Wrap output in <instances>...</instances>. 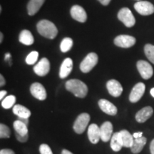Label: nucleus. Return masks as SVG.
Segmentation results:
<instances>
[{"label":"nucleus","mask_w":154,"mask_h":154,"mask_svg":"<svg viewBox=\"0 0 154 154\" xmlns=\"http://www.w3.org/2000/svg\"><path fill=\"white\" fill-rule=\"evenodd\" d=\"M39 152L41 154H53L51 148L47 144L43 143L39 146Z\"/></svg>","instance_id":"31"},{"label":"nucleus","mask_w":154,"mask_h":154,"mask_svg":"<svg viewBox=\"0 0 154 154\" xmlns=\"http://www.w3.org/2000/svg\"><path fill=\"white\" fill-rule=\"evenodd\" d=\"M144 53L148 59L154 64V45L148 44L144 47Z\"/></svg>","instance_id":"28"},{"label":"nucleus","mask_w":154,"mask_h":154,"mask_svg":"<svg viewBox=\"0 0 154 154\" xmlns=\"http://www.w3.org/2000/svg\"><path fill=\"white\" fill-rule=\"evenodd\" d=\"M136 66H137L138 72L143 79L148 80L153 76V67L149 62L143 60H140L136 63Z\"/></svg>","instance_id":"6"},{"label":"nucleus","mask_w":154,"mask_h":154,"mask_svg":"<svg viewBox=\"0 0 154 154\" xmlns=\"http://www.w3.org/2000/svg\"><path fill=\"white\" fill-rule=\"evenodd\" d=\"M150 151H151V154H154V139L152 140L150 143Z\"/></svg>","instance_id":"35"},{"label":"nucleus","mask_w":154,"mask_h":154,"mask_svg":"<svg viewBox=\"0 0 154 154\" xmlns=\"http://www.w3.org/2000/svg\"><path fill=\"white\" fill-rule=\"evenodd\" d=\"M15 136H16L17 139L19 140V142L21 143H25L26 141H27L28 138H29V135H26V136H21L19 134H17V132H15Z\"/></svg>","instance_id":"32"},{"label":"nucleus","mask_w":154,"mask_h":154,"mask_svg":"<svg viewBox=\"0 0 154 154\" xmlns=\"http://www.w3.org/2000/svg\"><path fill=\"white\" fill-rule=\"evenodd\" d=\"M133 136H134V138H138L142 137V136H143V133L142 132L134 133V134H133Z\"/></svg>","instance_id":"37"},{"label":"nucleus","mask_w":154,"mask_h":154,"mask_svg":"<svg viewBox=\"0 0 154 154\" xmlns=\"http://www.w3.org/2000/svg\"><path fill=\"white\" fill-rule=\"evenodd\" d=\"M45 0H29L27 5V12L30 16H33L39 11Z\"/></svg>","instance_id":"19"},{"label":"nucleus","mask_w":154,"mask_h":154,"mask_svg":"<svg viewBox=\"0 0 154 154\" xmlns=\"http://www.w3.org/2000/svg\"><path fill=\"white\" fill-rule=\"evenodd\" d=\"M88 139L91 143L96 144L101 138L100 128L95 124H92L88 126Z\"/></svg>","instance_id":"16"},{"label":"nucleus","mask_w":154,"mask_h":154,"mask_svg":"<svg viewBox=\"0 0 154 154\" xmlns=\"http://www.w3.org/2000/svg\"><path fill=\"white\" fill-rule=\"evenodd\" d=\"M98 61H99V57L96 53H89L81 63V71L85 74L91 72L94 66L97 64Z\"/></svg>","instance_id":"3"},{"label":"nucleus","mask_w":154,"mask_h":154,"mask_svg":"<svg viewBox=\"0 0 154 154\" xmlns=\"http://www.w3.org/2000/svg\"><path fill=\"white\" fill-rule=\"evenodd\" d=\"M65 87L78 98H85L88 94V87L85 83L76 79L67 81Z\"/></svg>","instance_id":"1"},{"label":"nucleus","mask_w":154,"mask_h":154,"mask_svg":"<svg viewBox=\"0 0 154 154\" xmlns=\"http://www.w3.org/2000/svg\"><path fill=\"white\" fill-rule=\"evenodd\" d=\"M153 110L151 106H146L138 111L136 114V120L138 123H144L151 118L153 115Z\"/></svg>","instance_id":"18"},{"label":"nucleus","mask_w":154,"mask_h":154,"mask_svg":"<svg viewBox=\"0 0 154 154\" xmlns=\"http://www.w3.org/2000/svg\"><path fill=\"white\" fill-rule=\"evenodd\" d=\"M98 1H99V2L101 3V5H103V6H107L109 3H110L111 0H98Z\"/></svg>","instance_id":"36"},{"label":"nucleus","mask_w":154,"mask_h":154,"mask_svg":"<svg viewBox=\"0 0 154 154\" xmlns=\"http://www.w3.org/2000/svg\"><path fill=\"white\" fill-rule=\"evenodd\" d=\"M3 38H4V36H3V34L2 33H0V42H2V41H3Z\"/></svg>","instance_id":"42"},{"label":"nucleus","mask_w":154,"mask_h":154,"mask_svg":"<svg viewBox=\"0 0 154 154\" xmlns=\"http://www.w3.org/2000/svg\"><path fill=\"white\" fill-rule=\"evenodd\" d=\"M71 16L77 22L84 23L87 19V14L83 7L79 5H74L70 10Z\"/></svg>","instance_id":"12"},{"label":"nucleus","mask_w":154,"mask_h":154,"mask_svg":"<svg viewBox=\"0 0 154 154\" xmlns=\"http://www.w3.org/2000/svg\"><path fill=\"white\" fill-rule=\"evenodd\" d=\"M73 47V40L69 37L63 38L60 44V49L63 53L68 52Z\"/></svg>","instance_id":"27"},{"label":"nucleus","mask_w":154,"mask_h":154,"mask_svg":"<svg viewBox=\"0 0 154 154\" xmlns=\"http://www.w3.org/2000/svg\"><path fill=\"white\" fill-rule=\"evenodd\" d=\"M34 72L39 76H44L49 74L50 71V62L47 58H42L34 66Z\"/></svg>","instance_id":"10"},{"label":"nucleus","mask_w":154,"mask_h":154,"mask_svg":"<svg viewBox=\"0 0 154 154\" xmlns=\"http://www.w3.org/2000/svg\"><path fill=\"white\" fill-rule=\"evenodd\" d=\"M123 144L121 143L120 137H119V132H116L113 134L111 139V148L113 151H119L122 149Z\"/></svg>","instance_id":"24"},{"label":"nucleus","mask_w":154,"mask_h":154,"mask_svg":"<svg viewBox=\"0 0 154 154\" xmlns=\"http://www.w3.org/2000/svg\"><path fill=\"white\" fill-rule=\"evenodd\" d=\"M119 137L123 146L126 148H131L134 143V138L127 130H122L119 131Z\"/></svg>","instance_id":"20"},{"label":"nucleus","mask_w":154,"mask_h":154,"mask_svg":"<svg viewBox=\"0 0 154 154\" xmlns=\"http://www.w3.org/2000/svg\"><path fill=\"white\" fill-rule=\"evenodd\" d=\"M11 58V54L9 53H7L5 54V60L9 61V59Z\"/></svg>","instance_id":"41"},{"label":"nucleus","mask_w":154,"mask_h":154,"mask_svg":"<svg viewBox=\"0 0 154 154\" xmlns=\"http://www.w3.org/2000/svg\"><path fill=\"white\" fill-rule=\"evenodd\" d=\"M19 41L20 43L26 46H30L34 44V38L32 34L29 30L24 29L20 32L19 36Z\"/></svg>","instance_id":"21"},{"label":"nucleus","mask_w":154,"mask_h":154,"mask_svg":"<svg viewBox=\"0 0 154 154\" xmlns=\"http://www.w3.org/2000/svg\"><path fill=\"white\" fill-rule=\"evenodd\" d=\"M16 102V97L14 95H9L5 97L2 101V106L5 109H11V107H14V105Z\"/></svg>","instance_id":"26"},{"label":"nucleus","mask_w":154,"mask_h":154,"mask_svg":"<svg viewBox=\"0 0 154 154\" xmlns=\"http://www.w3.org/2000/svg\"><path fill=\"white\" fill-rule=\"evenodd\" d=\"M36 29L40 35L49 39L54 38L58 34V29L56 25L47 19L39 21L36 24Z\"/></svg>","instance_id":"2"},{"label":"nucleus","mask_w":154,"mask_h":154,"mask_svg":"<svg viewBox=\"0 0 154 154\" xmlns=\"http://www.w3.org/2000/svg\"><path fill=\"white\" fill-rule=\"evenodd\" d=\"M73 69V61L71 58H66L61 63L60 70H59V76L61 79H65L70 74Z\"/></svg>","instance_id":"17"},{"label":"nucleus","mask_w":154,"mask_h":154,"mask_svg":"<svg viewBox=\"0 0 154 154\" xmlns=\"http://www.w3.org/2000/svg\"><path fill=\"white\" fill-rule=\"evenodd\" d=\"M38 58V53L36 51H33L29 54L26 58V59H25V61H26V63L28 65H33L37 61Z\"/></svg>","instance_id":"29"},{"label":"nucleus","mask_w":154,"mask_h":154,"mask_svg":"<svg viewBox=\"0 0 154 154\" xmlns=\"http://www.w3.org/2000/svg\"><path fill=\"white\" fill-rule=\"evenodd\" d=\"M6 84V81L5 77H4L2 75H0V86H5Z\"/></svg>","instance_id":"34"},{"label":"nucleus","mask_w":154,"mask_h":154,"mask_svg":"<svg viewBox=\"0 0 154 154\" xmlns=\"http://www.w3.org/2000/svg\"><path fill=\"white\" fill-rule=\"evenodd\" d=\"M61 154H73L72 152L68 151L66 149H63L62 151H61Z\"/></svg>","instance_id":"40"},{"label":"nucleus","mask_w":154,"mask_h":154,"mask_svg":"<svg viewBox=\"0 0 154 154\" xmlns=\"http://www.w3.org/2000/svg\"><path fill=\"white\" fill-rule=\"evenodd\" d=\"M7 91H5V90H2L0 91V99L2 100L4 97H5V96L7 95Z\"/></svg>","instance_id":"38"},{"label":"nucleus","mask_w":154,"mask_h":154,"mask_svg":"<svg viewBox=\"0 0 154 154\" xmlns=\"http://www.w3.org/2000/svg\"><path fill=\"white\" fill-rule=\"evenodd\" d=\"M18 120L22 121L23 123H24L26 125V126H28L29 125V119H24V118H19L18 117Z\"/></svg>","instance_id":"39"},{"label":"nucleus","mask_w":154,"mask_h":154,"mask_svg":"<svg viewBox=\"0 0 154 154\" xmlns=\"http://www.w3.org/2000/svg\"><path fill=\"white\" fill-rule=\"evenodd\" d=\"M30 92L34 98L40 101H44L47 99V91L44 86L40 83L36 82L32 84L30 86Z\"/></svg>","instance_id":"11"},{"label":"nucleus","mask_w":154,"mask_h":154,"mask_svg":"<svg viewBox=\"0 0 154 154\" xmlns=\"http://www.w3.org/2000/svg\"><path fill=\"white\" fill-rule=\"evenodd\" d=\"M134 9L138 14L143 16H149L154 13L153 4L147 1H139L134 5Z\"/></svg>","instance_id":"7"},{"label":"nucleus","mask_w":154,"mask_h":154,"mask_svg":"<svg viewBox=\"0 0 154 154\" xmlns=\"http://www.w3.org/2000/svg\"><path fill=\"white\" fill-rule=\"evenodd\" d=\"M101 139L103 142H108L111 139L113 133V125L109 121H106L100 127Z\"/></svg>","instance_id":"14"},{"label":"nucleus","mask_w":154,"mask_h":154,"mask_svg":"<svg viewBox=\"0 0 154 154\" xmlns=\"http://www.w3.org/2000/svg\"><path fill=\"white\" fill-rule=\"evenodd\" d=\"M13 126H14L15 132H17V134L21 135V136H26V135L28 134L27 126L24 123H23L22 121L17 119L13 124Z\"/></svg>","instance_id":"25"},{"label":"nucleus","mask_w":154,"mask_h":154,"mask_svg":"<svg viewBox=\"0 0 154 154\" xmlns=\"http://www.w3.org/2000/svg\"><path fill=\"white\" fill-rule=\"evenodd\" d=\"M13 113L19 118L29 119L31 116V111L26 107L20 104L14 105L12 109Z\"/></svg>","instance_id":"23"},{"label":"nucleus","mask_w":154,"mask_h":154,"mask_svg":"<svg viewBox=\"0 0 154 154\" xmlns=\"http://www.w3.org/2000/svg\"><path fill=\"white\" fill-rule=\"evenodd\" d=\"M99 106L105 113L108 115L114 116L118 112L116 106L106 99H101L99 101Z\"/></svg>","instance_id":"15"},{"label":"nucleus","mask_w":154,"mask_h":154,"mask_svg":"<svg viewBox=\"0 0 154 154\" xmlns=\"http://www.w3.org/2000/svg\"><path fill=\"white\" fill-rule=\"evenodd\" d=\"M118 19L126 27H132L136 24V19L128 8L124 7L121 9L118 13Z\"/></svg>","instance_id":"4"},{"label":"nucleus","mask_w":154,"mask_h":154,"mask_svg":"<svg viewBox=\"0 0 154 154\" xmlns=\"http://www.w3.org/2000/svg\"><path fill=\"white\" fill-rule=\"evenodd\" d=\"M106 88L109 93L113 97H119L123 92V87L120 82L116 79H111L106 83Z\"/></svg>","instance_id":"13"},{"label":"nucleus","mask_w":154,"mask_h":154,"mask_svg":"<svg viewBox=\"0 0 154 154\" xmlns=\"http://www.w3.org/2000/svg\"><path fill=\"white\" fill-rule=\"evenodd\" d=\"M90 121V116L87 113H82L77 117L75 121L73 128L78 134H82L85 131L86 127Z\"/></svg>","instance_id":"5"},{"label":"nucleus","mask_w":154,"mask_h":154,"mask_svg":"<svg viewBox=\"0 0 154 154\" xmlns=\"http://www.w3.org/2000/svg\"><path fill=\"white\" fill-rule=\"evenodd\" d=\"M150 93H151V96H153V97L154 98V88H152L151 89V91H150Z\"/></svg>","instance_id":"43"},{"label":"nucleus","mask_w":154,"mask_h":154,"mask_svg":"<svg viewBox=\"0 0 154 154\" xmlns=\"http://www.w3.org/2000/svg\"><path fill=\"white\" fill-rule=\"evenodd\" d=\"M11 131L9 128L5 124H0V138H9L10 137Z\"/></svg>","instance_id":"30"},{"label":"nucleus","mask_w":154,"mask_h":154,"mask_svg":"<svg viewBox=\"0 0 154 154\" xmlns=\"http://www.w3.org/2000/svg\"><path fill=\"white\" fill-rule=\"evenodd\" d=\"M136 38L130 35L122 34L116 36L114 38V44L116 46L121 48H130L136 44Z\"/></svg>","instance_id":"8"},{"label":"nucleus","mask_w":154,"mask_h":154,"mask_svg":"<svg viewBox=\"0 0 154 154\" xmlns=\"http://www.w3.org/2000/svg\"><path fill=\"white\" fill-rule=\"evenodd\" d=\"M146 141H147V139H146V137H143V136L138 138H134L133 145L130 148L131 151L134 154L139 153L143 150L144 146L146 143Z\"/></svg>","instance_id":"22"},{"label":"nucleus","mask_w":154,"mask_h":154,"mask_svg":"<svg viewBox=\"0 0 154 154\" xmlns=\"http://www.w3.org/2000/svg\"><path fill=\"white\" fill-rule=\"evenodd\" d=\"M146 90V86L143 83L139 82L133 87L129 95V101L131 103H136L141 99Z\"/></svg>","instance_id":"9"},{"label":"nucleus","mask_w":154,"mask_h":154,"mask_svg":"<svg viewBox=\"0 0 154 154\" xmlns=\"http://www.w3.org/2000/svg\"><path fill=\"white\" fill-rule=\"evenodd\" d=\"M0 154H15V153L11 149H2Z\"/></svg>","instance_id":"33"}]
</instances>
